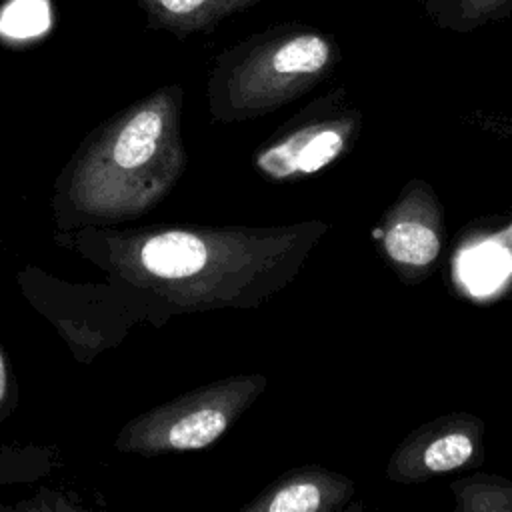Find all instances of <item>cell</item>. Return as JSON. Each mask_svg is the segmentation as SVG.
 I'll use <instances>...</instances> for the list:
<instances>
[{"instance_id": "cell-1", "label": "cell", "mask_w": 512, "mask_h": 512, "mask_svg": "<svg viewBox=\"0 0 512 512\" xmlns=\"http://www.w3.org/2000/svg\"><path fill=\"white\" fill-rule=\"evenodd\" d=\"M324 220L282 226H86L58 232L160 326L174 314L258 308L296 280L328 234Z\"/></svg>"}, {"instance_id": "cell-2", "label": "cell", "mask_w": 512, "mask_h": 512, "mask_svg": "<svg viewBox=\"0 0 512 512\" xmlns=\"http://www.w3.org/2000/svg\"><path fill=\"white\" fill-rule=\"evenodd\" d=\"M180 84H166L96 126L62 168L52 196L58 232L114 226L158 206L184 174Z\"/></svg>"}, {"instance_id": "cell-3", "label": "cell", "mask_w": 512, "mask_h": 512, "mask_svg": "<svg viewBox=\"0 0 512 512\" xmlns=\"http://www.w3.org/2000/svg\"><path fill=\"white\" fill-rule=\"evenodd\" d=\"M342 60L336 38L310 24L284 22L224 48L206 82L216 122H244L272 114L328 80Z\"/></svg>"}, {"instance_id": "cell-4", "label": "cell", "mask_w": 512, "mask_h": 512, "mask_svg": "<svg viewBox=\"0 0 512 512\" xmlns=\"http://www.w3.org/2000/svg\"><path fill=\"white\" fill-rule=\"evenodd\" d=\"M264 374L214 380L128 420L114 448L134 456L202 450L218 442L266 388Z\"/></svg>"}, {"instance_id": "cell-5", "label": "cell", "mask_w": 512, "mask_h": 512, "mask_svg": "<svg viewBox=\"0 0 512 512\" xmlns=\"http://www.w3.org/2000/svg\"><path fill=\"white\" fill-rule=\"evenodd\" d=\"M364 114L344 86L322 94L280 124L252 154L254 170L272 182L308 178L346 156Z\"/></svg>"}, {"instance_id": "cell-6", "label": "cell", "mask_w": 512, "mask_h": 512, "mask_svg": "<svg viewBox=\"0 0 512 512\" xmlns=\"http://www.w3.org/2000/svg\"><path fill=\"white\" fill-rule=\"evenodd\" d=\"M390 268L404 284H418L436 268L444 246V208L434 188L408 180L374 230Z\"/></svg>"}, {"instance_id": "cell-7", "label": "cell", "mask_w": 512, "mask_h": 512, "mask_svg": "<svg viewBox=\"0 0 512 512\" xmlns=\"http://www.w3.org/2000/svg\"><path fill=\"white\" fill-rule=\"evenodd\" d=\"M486 424L470 412H448L412 430L390 454L386 478L418 484L484 462Z\"/></svg>"}, {"instance_id": "cell-8", "label": "cell", "mask_w": 512, "mask_h": 512, "mask_svg": "<svg viewBox=\"0 0 512 512\" xmlns=\"http://www.w3.org/2000/svg\"><path fill=\"white\" fill-rule=\"evenodd\" d=\"M354 482L320 464H304L270 482L238 512H344Z\"/></svg>"}, {"instance_id": "cell-9", "label": "cell", "mask_w": 512, "mask_h": 512, "mask_svg": "<svg viewBox=\"0 0 512 512\" xmlns=\"http://www.w3.org/2000/svg\"><path fill=\"white\" fill-rule=\"evenodd\" d=\"M264 0H136L146 24L178 38L206 34L222 20Z\"/></svg>"}, {"instance_id": "cell-10", "label": "cell", "mask_w": 512, "mask_h": 512, "mask_svg": "<svg viewBox=\"0 0 512 512\" xmlns=\"http://www.w3.org/2000/svg\"><path fill=\"white\" fill-rule=\"evenodd\" d=\"M454 512H512V480L476 472L450 484Z\"/></svg>"}, {"instance_id": "cell-11", "label": "cell", "mask_w": 512, "mask_h": 512, "mask_svg": "<svg viewBox=\"0 0 512 512\" xmlns=\"http://www.w3.org/2000/svg\"><path fill=\"white\" fill-rule=\"evenodd\" d=\"M512 16V0H444L432 20L452 32H472Z\"/></svg>"}, {"instance_id": "cell-12", "label": "cell", "mask_w": 512, "mask_h": 512, "mask_svg": "<svg viewBox=\"0 0 512 512\" xmlns=\"http://www.w3.org/2000/svg\"><path fill=\"white\" fill-rule=\"evenodd\" d=\"M0 512H90L56 488H38L32 496L16 502H0Z\"/></svg>"}, {"instance_id": "cell-13", "label": "cell", "mask_w": 512, "mask_h": 512, "mask_svg": "<svg viewBox=\"0 0 512 512\" xmlns=\"http://www.w3.org/2000/svg\"><path fill=\"white\" fill-rule=\"evenodd\" d=\"M18 404V388L12 378L6 354L0 346V422H4Z\"/></svg>"}, {"instance_id": "cell-14", "label": "cell", "mask_w": 512, "mask_h": 512, "mask_svg": "<svg viewBox=\"0 0 512 512\" xmlns=\"http://www.w3.org/2000/svg\"><path fill=\"white\" fill-rule=\"evenodd\" d=\"M422 2V6H424V10H426V14H428V18H432L434 14H436V10L440 8V4L444 2V0H420Z\"/></svg>"}, {"instance_id": "cell-15", "label": "cell", "mask_w": 512, "mask_h": 512, "mask_svg": "<svg viewBox=\"0 0 512 512\" xmlns=\"http://www.w3.org/2000/svg\"><path fill=\"white\" fill-rule=\"evenodd\" d=\"M344 512H364V510H362L360 504H350V506H346Z\"/></svg>"}]
</instances>
